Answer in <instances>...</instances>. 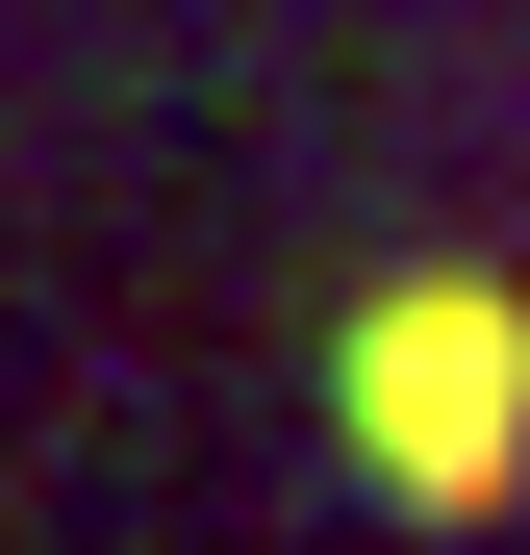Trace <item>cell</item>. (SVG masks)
I'll return each mask as SVG.
<instances>
[{"label": "cell", "instance_id": "1", "mask_svg": "<svg viewBox=\"0 0 530 555\" xmlns=\"http://www.w3.org/2000/svg\"><path fill=\"white\" fill-rule=\"evenodd\" d=\"M328 454L404 530H480L530 480V304L505 278H379V304L328 328Z\"/></svg>", "mask_w": 530, "mask_h": 555}]
</instances>
